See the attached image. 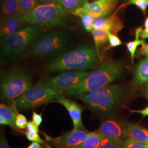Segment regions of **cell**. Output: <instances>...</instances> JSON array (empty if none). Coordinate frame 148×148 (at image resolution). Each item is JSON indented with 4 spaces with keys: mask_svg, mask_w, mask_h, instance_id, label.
Returning a JSON list of instances; mask_svg holds the SVG:
<instances>
[{
    "mask_svg": "<svg viewBox=\"0 0 148 148\" xmlns=\"http://www.w3.org/2000/svg\"><path fill=\"white\" fill-rule=\"evenodd\" d=\"M101 58L95 47L80 46L50 61L44 68L46 74L67 71L86 70L97 67Z\"/></svg>",
    "mask_w": 148,
    "mask_h": 148,
    "instance_id": "cell-1",
    "label": "cell"
},
{
    "mask_svg": "<svg viewBox=\"0 0 148 148\" xmlns=\"http://www.w3.org/2000/svg\"><path fill=\"white\" fill-rule=\"evenodd\" d=\"M41 25H30L2 37L1 41L0 60L3 65L13 62L29 50L32 43L43 30Z\"/></svg>",
    "mask_w": 148,
    "mask_h": 148,
    "instance_id": "cell-2",
    "label": "cell"
},
{
    "mask_svg": "<svg viewBox=\"0 0 148 148\" xmlns=\"http://www.w3.org/2000/svg\"><path fill=\"white\" fill-rule=\"evenodd\" d=\"M75 32L71 30H53L40 35L32 43L28 50L32 58L52 57L74 47Z\"/></svg>",
    "mask_w": 148,
    "mask_h": 148,
    "instance_id": "cell-3",
    "label": "cell"
},
{
    "mask_svg": "<svg viewBox=\"0 0 148 148\" xmlns=\"http://www.w3.org/2000/svg\"><path fill=\"white\" fill-rule=\"evenodd\" d=\"M124 72L120 62H106L90 73L82 81L65 93L69 95L81 97L109 85L121 77Z\"/></svg>",
    "mask_w": 148,
    "mask_h": 148,
    "instance_id": "cell-4",
    "label": "cell"
},
{
    "mask_svg": "<svg viewBox=\"0 0 148 148\" xmlns=\"http://www.w3.org/2000/svg\"><path fill=\"white\" fill-rule=\"evenodd\" d=\"M123 96L119 85H108L79 97L89 109L95 114L108 115L115 110Z\"/></svg>",
    "mask_w": 148,
    "mask_h": 148,
    "instance_id": "cell-5",
    "label": "cell"
},
{
    "mask_svg": "<svg viewBox=\"0 0 148 148\" xmlns=\"http://www.w3.org/2000/svg\"><path fill=\"white\" fill-rule=\"evenodd\" d=\"M32 76L24 68L13 66L1 72V99L14 100L32 86Z\"/></svg>",
    "mask_w": 148,
    "mask_h": 148,
    "instance_id": "cell-6",
    "label": "cell"
},
{
    "mask_svg": "<svg viewBox=\"0 0 148 148\" xmlns=\"http://www.w3.org/2000/svg\"><path fill=\"white\" fill-rule=\"evenodd\" d=\"M66 13L58 3L40 4L30 12L23 14L24 21L30 25L43 27L65 26Z\"/></svg>",
    "mask_w": 148,
    "mask_h": 148,
    "instance_id": "cell-7",
    "label": "cell"
},
{
    "mask_svg": "<svg viewBox=\"0 0 148 148\" xmlns=\"http://www.w3.org/2000/svg\"><path fill=\"white\" fill-rule=\"evenodd\" d=\"M63 96L62 92L53 90L45 83H38L32 86L13 102L17 109L24 110L41 106Z\"/></svg>",
    "mask_w": 148,
    "mask_h": 148,
    "instance_id": "cell-8",
    "label": "cell"
},
{
    "mask_svg": "<svg viewBox=\"0 0 148 148\" xmlns=\"http://www.w3.org/2000/svg\"><path fill=\"white\" fill-rule=\"evenodd\" d=\"M88 74L85 70L63 71L46 79L45 84L53 90L65 92L82 81Z\"/></svg>",
    "mask_w": 148,
    "mask_h": 148,
    "instance_id": "cell-9",
    "label": "cell"
},
{
    "mask_svg": "<svg viewBox=\"0 0 148 148\" xmlns=\"http://www.w3.org/2000/svg\"><path fill=\"white\" fill-rule=\"evenodd\" d=\"M119 0H95L78 9L74 15L79 16L84 14H88L95 18H106L109 16L116 8Z\"/></svg>",
    "mask_w": 148,
    "mask_h": 148,
    "instance_id": "cell-10",
    "label": "cell"
},
{
    "mask_svg": "<svg viewBox=\"0 0 148 148\" xmlns=\"http://www.w3.org/2000/svg\"><path fill=\"white\" fill-rule=\"evenodd\" d=\"M127 127L124 122L114 119H108L101 122L98 132L106 137L122 144L128 139Z\"/></svg>",
    "mask_w": 148,
    "mask_h": 148,
    "instance_id": "cell-11",
    "label": "cell"
},
{
    "mask_svg": "<svg viewBox=\"0 0 148 148\" xmlns=\"http://www.w3.org/2000/svg\"><path fill=\"white\" fill-rule=\"evenodd\" d=\"M90 132L82 130H74L58 138L52 139L57 148H73L79 145L88 137Z\"/></svg>",
    "mask_w": 148,
    "mask_h": 148,
    "instance_id": "cell-12",
    "label": "cell"
},
{
    "mask_svg": "<svg viewBox=\"0 0 148 148\" xmlns=\"http://www.w3.org/2000/svg\"><path fill=\"white\" fill-rule=\"evenodd\" d=\"M127 5V3L120 5L116 11L109 16L95 18L93 23V28L104 30L115 35L117 34L124 27V24L117 16V13L121 8Z\"/></svg>",
    "mask_w": 148,
    "mask_h": 148,
    "instance_id": "cell-13",
    "label": "cell"
},
{
    "mask_svg": "<svg viewBox=\"0 0 148 148\" xmlns=\"http://www.w3.org/2000/svg\"><path fill=\"white\" fill-rule=\"evenodd\" d=\"M53 101L65 108L73 123L74 130H86L82 120V112L85 109L84 106H80L77 102L63 96Z\"/></svg>",
    "mask_w": 148,
    "mask_h": 148,
    "instance_id": "cell-14",
    "label": "cell"
},
{
    "mask_svg": "<svg viewBox=\"0 0 148 148\" xmlns=\"http://www.w3.org/2000/svg\"><path fill=\"white\" fill-rule=\"evenodd\" d=\"M25 23L23 16H13L2 19L0 27L1 37H3L15 33L23 26Z\"/></svg>",
    "mask_w": 148,
    "mask_h": 148,
    "instance_id": "cell-15",
    "label": "cell"
},
{
    "mask_svg": "<svg viewBox=\"0 0 148 148\" xmlns=\"http://www.w3.org/2000/svg\"><path fill=\"white\" fill-rule=\"evenodd\" d=\"M16 107L14 102L13 106H7L4 104L0 105V124L1 125H7L12 128L16 130V117L17 115Z\"/></svg>",
    "mask_w": 148,
    "mask_h": 148,
    "instance_id": "cell-16",
    "label": "cell"
},
{
    "mask_svg": "<svg viewBox=\"0 0 148 148\" xmlns=\"http://www.w3.org/2000/svg\"><path fill=\"white\" fill-rule=\"evenodd\" d=\"M127 135L128 139L148 145V130L138 124L127 125Z\"/></svg>",
    "mask_w": 148,
    "mask_h": 148,
    "instance_id": "cell-17",
    "label": "cell"
},
{
    "mask_svg": "<svg viewBox=\"0 0 148 148\" xmlns=\"http://www.w3.org/2000/svg\"><path fill=\"white\" fill-rule=\"evenodd\" d=\"M21 15L18 0H1V19Z\"/></svg>",
    "mask_w": 148,
    "mask_h": 148,
    "instance_id": "cell-18",
    "label": "cell"
},
{
    "mask_svg": "<svg viewBox=\"0 0 148 148\" xmlns=\"http://www.w3.org/2000/svg\"><path fill=\"white\" fill-rule=\"evenodd\" d=\"M134 80L139 85L148 84V58L138 64L134 72Z\"/></svg>",
    "mask_w": 148,
    "mask_h": 148,
    "instance_id": "cell-19",
    "label": "cell"
},
{
    "mask_svg": "<svg viewBox=\"0 0 148 148\" xmlns=\"http://www.w3.org/2000/svg\"><path fill=\"white\" fill-rule=\"evenodd\" d=\"M88 2V0H58L57 3L66 13L74 14L76 11Z\"/></svg>",
    "mask_w": 148,
    "mask_h": 148,
    "instance_id": "cell-20",
    "label": "cell"
},
{
    "mask_svg": "<svg viewBox=\"0 0 148 148\" xmlns=\"http://www.w3.org/2000/svg\"><path fill=\"white\" fill-rule=\"evenodd\" d=\"M104 137L98 132H90L82 143L73 148H98Z\"/></svg>",
    "mask_w": 148,
    "mask_h": 148,
    "instance_id": "cell-21",
    "label": "cell"
},
{
    "mask_svg": "<svg viewBox=\"0 0 148 148\" xmlns=\"http://www.w3.org/2000/svg\"><path fill=\"white\" fill-rule=\"evenodd\" d=\"M91 32L95 41V49L101 60V57L99 51V47L101 45L106 43L108 40H109L108 32L101 29H93Z\"/></svg>",
    "mask_w": 148,
    "mask_h": 148,
    "instance_id": "cell-22",
    "label": "cell"
},
{
    "mask_svg": "<svg viewBox=\"0 0 148 148\" xmlns=\"http://www.w3.org/2000/svg\"><path fill=\"white\" fill-rule=\"evenodd\" d=\"M142 31V27L137 28L136 31V39H135V40L126 43L127 49L131 54V60H132L133 63V60H134V58L135 52H136L137 47L139 45H143V40H140L139 39L140 33Z\"/></svg>",
    "mask_w": 148,
    "mask_h": 148,
    "instance_id": "cell-23",
    "label": "cell"
},
{
    "mask_svg": "<svg viewBox=\"0 0 148 148\" xmlns=\"http://www.w3.org/2000/svg\"><path fill=\"white\" fill-rule=\"evenodd\" d=\"M22 15L33 10L40 3L38 0H18Z\"/></svg>",
    "mask_w": 148,
    "mask_h": 148,
    "instance_id": "cell-24",
    "label": "cell"
},
{
    "mask_svg": "<svg viewBox=\"0 0 148 148\" xmlns=\"http://www.w3.org/2000/svg\"><path fill=\"white\" fill-rule=\"evenodd\" d=\"M81 21V23L84 27L85 30L87 32H92L93 28V23L95 18L88 14H84L79 16Z\"/></svg>",
    "mask_w": 148,
    "mask_h": 148,
    "instance_id": "cell-25",
    "label": "cell"
},
{
    "mask_svg": "<svg viewBox=\"0 0 148 148\" xmlns=\"http://www.w3.org/2000/svg\"><path fill=\"white\" fill-rule=\"evenodd\" d=\"M122 145L116 140L104 137L98 148H122Z\"/></svg>",
    "mask_w": 148,
    "mask_h": 148,
    "instance_id": "cell-26",
    "label": "cell"
},
{
    "mask_svg": "<svg viewBox=\"0 0 148 148\" xmlns=\"http://www.w3.org/2000/svg\"><path fill=\"white\" fill-rule=\"evenodd\" d=\"M108 32V38H109V45L108 47L106 48L104 50V52L108 51V49H110L111 48L116 47L117 46H120L122 44V41L116 35L111 34L110 32Z\"/></svg>",
    "mask_w": 148,
    "mask_h": 148,
    "instance_id": "cell-27",
    "label": "cell"
},
{
    "mask_svg": "<svg viewBox=\"0 0 148 148\" xmlns=\"http://www.w3.org/2000/svg\"><path fill=\"white\" fill-rule=\"evenodd\" d=\"M127 5H134L140 8L144 15L148 7V0H128Z\"/></svg>",
    "mask_w": 148,
    "mask_h": 148,
    "instance_id": "cell-28",
    "label": "cell"
},
{
    "mask_svg": "<svg viewBox=\"0 0 148 148\" xmlns=\"http://www.w3.org/2000/svg\"><path fill=\"white\" fill-rule=\"evenodd\" d=\"M122 148H148L145 144L138 143L133 140L127 139L122 145Z\"/></svg>",
    "mask_w": 148,
    "mask_h": 148,
    "instance_id": "cell-29",
    "label": "cell"
},
{
    "mask_svg": "<svg viewBox=\"0 0 148 148\" xmlns=\"http://www.w3.org/2000/svg\"><path fill=\"white\" fill-rule=\"evenodd\" d=\"M27 118L24 115L21 114H18L16 120V126L19 129L23 130L27 127Z\"/></svg>",
    "mask_w": 148,
    "mask_h": 148,
    "instance_id": "cell-30",
    "label": "cell"
},
{
    "mask_svg": "<svg viewBox=\"0 0 148 148\" xmlns=\"http://www.w3.org/2000/svg\"><path fill=\"white\" fill-rule=\"evenodd\" d=\"M27 139L32 142H36L40 144H44V141L40 137L38 133L35 131H27L25 132Z\"/></svg>",
    "mask_w": 148,
    "mask_h": 148,
    "instance_id": "cell-31",
    "label": "cell"
},
{
    "mask_svg": "<svg viewBox=\"0 0 148 148\" xmlns=\"http://www.w3.org/2000/svg\"><path fill=\"white\" fill-rule=\"evenodd\" d=\"M32 121L34 122L37 126H40L42 122L43 119L42 114H38L35 111H34L32 112Z\"/></svg>",
    "mask_w": 148,
    "mask_h": 148,
    "instance_id": "cell-32",
    "label": "cell"
},
{
    "mask_svg": "<svg viewBox=\"0 0 148 148\" xmlns=\"http://www.w3.org/2000/svg\"><path fill=\"white\" fill-rule=\"evenodd\" d=\"M38 127L39 126H37L34 122L32 121H29L27 122L26 128L27 131H35L38 133L39 132Z\"/></svg>",
    "mask_w": 148,
    "mask_h": 148,
    "instance_id": "cell-33",
    "label": "cell"
},
{
    "mask_svg": "<svg viewBox=\"0 0 148 148\" xmlns=\"http://www.w3.org/2000/svg\"><path fill=\"white\" fill-rule=\"evenodd\" d=\"M0 148H11L10 147L3 133H1L0 138Z\"/></svg>",
    "mask_w": 148,
    "mask_h": 148,
    "instance_id": "cell-34",
    "label": "cell"
},
{
    "mask_svg": "<svg viewBox=\"0 0 148 148\" xmlns=\"http://www.w3.org/2000/svg\"><path fill=\"white\" fill-rule=\"evenodd\" d=\"M131 112H136V113H139L141 114L143 117L147 116H148V106L145 108L144 109H142V110H130Z\"/></svg>",
    "mask_w": 148,
    "mask_h": 148,
    "instance_id": "cell-35",
    "label": "cell"
},
{
    "mask_svg": "<svg viewBox=\"0 0 148 148\" xmlns=\"http://www.w3.org/2000/svg\"><path fill=\"white\" fill-rule=\"evenodd\" d=\"M58 0H38L40 4L41 5H48V4H53L57 3Z\"/></svg>",
    "mask_w": 148,
    "mask_h": 148,
    "instance_id": "cell-36",
    "label": "cell"
},
{
    "mask_svg": "<svg viewBox=\"0 0 148 148\" xmlns=\"http://www.w3.org/2000/svg\"><path fill=\"white\" fill-rule=\"evenodd\" d=\"M142 45H143V47L141 49V51L143 54H144L145 56L147 57V58H148V45L145 42V41H143Z\"/></svg>",
    "mask_w": 148,
    "mask_h": 148,
    "instance_id": "cell-37",
    "label": "cell"
},
{
    "mask_svg": "<svg viewBox=\"0 0 148 148\" xmlns=\"http://www.w3.org/2000/svg\"><path fill=\"white\" fill-rule=\"evenodd\" d=\"M27 148H42V147H41L40 143L32 142V143Z\"/></svg>",
    "mask_w": 148,
    "mask_h": 148,
    "instance_id": "cell-38",
    "label": "cell"
},
{
    "mask_svg": "<svg viewBox=\"0 0 148 148\" xmlns=\"http://www.w3.org/2000/svg\"><path fill=\"white\" fill-rule=\"evenodd\" d=\"M140 37L144 38H148V30H144L140 33Z\"/></svg>",
    "mask_w": 148,
    "mask_h": 148,
    "instance_id": "cell-39",
    "label": "cell"
},
{
    "mask_svg": "<svg viewBox=\"0 0 148 148\" xmlns=\"http://www.w3.org/2000/svg\"><path fill=\"white\" fill-rule=\"evenodd\" d=\"M144 29L148 30V16H147L144 21Z\"/></svg>",
    "mask_w": 148,
    "mask_h": 148,
    "instance_id": "cell-40",
    "label": "cell"
},
{
    "mask_svg": "<svg viewBox=\"0 0 148 148\" xmlns=\"http://www.w3.org/2000/svg\"><path fill=\"white\" fill-rule=\"evenodd\" d=\"M145 95L148 99V86L147 87L145 91Z\"/></svg>",
    "mask_w": 148,
    "mask_h": 148,
    "instance_id": "cell-41",
    "label": "cell"
},
{
    "mask_svg": "<svg viewBox=\"0 0 148 148\" xmlns=\"http://www.w3.org/2000/svg\"><path fill=\"white\" fill-rule=\"evenodd\" d=\"M147 146H148V145H147Z\"/></svg>",
    "mask_w": 148,
    "mask_h": 148,
    "instance_id": "cell-42",
    "label": "cell"
}]
</instances>
